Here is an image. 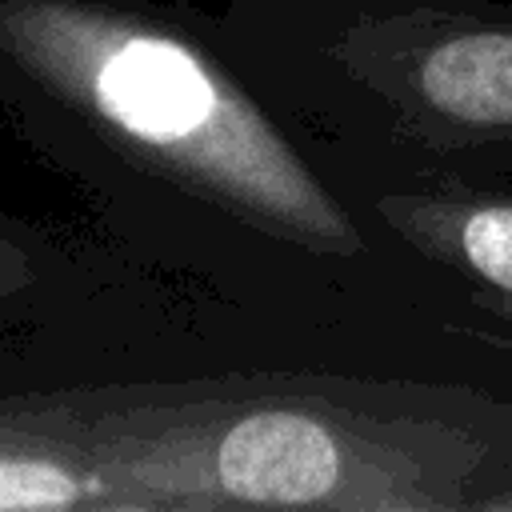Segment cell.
Returning a JSON list of instances; mask_svg holds the SVG:
<instances>
[{"mask_svg":"<svg viewBox=\"0 0 512 512\" xmlns=\"http://www.w3.org/2000/svg\"><path fill=\"white\" fill-rule=\"evenodd\" d=\"M512 476V404L340 372L12 392L4 512H476Z\"/></svg>","mask_w":512,"mask_h":512,"instance_id":"obj_1","label":"cell"},{"mask_svg":"<svg viewBox=\"0 0 512 512\" xmlns=\"http://www.w3.org/2000/svg\"><path fill=\"white\" fill-rule=\"evenodd\" d=\"M0 52L132 168L312 256L364 252L220 28L152 0H0Z\"/></svg>","mask_w":512,"mask_h":512,"instance_id":"obj_2","label":"cell"},{"mask_svg":"<svg viewBox=\"0 0 512 512\" xmlns=\"http://www.w3.org/2000/svg\"><path fill=\"white\" fill-rule=\"evenodd\" d=\"M216 28L292 136L376 192L512 184L508 0H232Z\"/></svg>","mask_w":512,"mask_h":512,"instance_id":"obj_3","label":"cell"},{"mask_svg":"<svg viewBox=\"0 0 512 512\" xmlns=\"http://www.w3.org/2000/svg\"><path fill=\"white\" fill-rule=\"evenodd\" d=\"M372 212L420 256L464 276L476 296L512 300V192L496 188H396Z\"/></svg>","mask_w":512,"mask_h":512,"instance_id":"obj_4","label":"cell"},{"mask_svg":"<svg viewBox=\"0 0 512 512\" xmlns=\"http://www.w3.org/2000/svg\"><path fill=\"white\" fill-rule=\"evenodd\" d=\"M480 304L496 316V320H504V328L512 332V300H496V296H480Z\"/></svg>","mask_w":512,"mask_h":512,"instance_id":"obj_5","label":"cell"}]
</instances>
